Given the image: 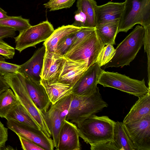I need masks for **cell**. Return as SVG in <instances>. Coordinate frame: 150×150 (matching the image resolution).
<instances>
[{"instance_id": "obj_1", "label": "cell", "mask_w": 150, "mask_h": 150, "mask_svg": "<svg viewBox=\"0 0 150 150\" xmlns=\"http://www.w3.org/2000/svg\"><path fill=\"white\" fill-rule=\"evenodd\" d=\"M115 122L107 116L93 115L77 122L79 137L86 143L112 140Z\"/></svg>"}, {"instance_id": "obj_2", "label": "cell", "mask_w": 150, "mask_h": 150, "mask_svg": "<svg viewBox=\"0 0 150 150\" xmlns=\"http://www.w3.org/2000/svg\"><path fill=\"white\" fill-rule=\"evenodd\" d=\"M144 32V27L137 25L118 45L115 49L114 56L104 65L103 69L109 67H122L129 65L143 44Z\"/></svg>"}, {"instance_id": "obj_3", "label": "cell", "mask_w": 150, "mask_h": 150, "mask_svg": "<svg viewBox=\"0 0 150 150\" xmlns=\"http://www.w3.org/2000/svg\"><path fill=\"white\" fill-rule=\"evenodd\" d=\"M20 103L31 115L41 129L49 137H52L45 120L43 112L39 110L30 96L25 86L23 74L18 71L3 76Z\"/></svg>"}, {"instance_id": "obj_4", "label": "cell", "mask_w": 150, "mask_h": 150, "mask_svg": "<svg viewBox=\"0 0 150 150\" xmlns=\"http://www.w3.org/2000/svg\"><path fill=\"white\" fill-rule=\"evenodd\" d=\"M108 104L103 99L98 88L93 94L80 96L73 93L66 120L74 123L101 111Z\"/></svg>"}, {"instance_id": "obj_5", "label": "cell", "mask_w": 150, "mask_h": 150, "mask_svg": "<svg viewBox=\"0 0 150 150\" xmlns=\"http://www.w3.org/2000/svg\"><path fill=\"white\" fill-rule=\"evenodd\" d=\"M117 32H127L136 24L150 25V0H125Z\"/></svg>"}, {"instance_id": "obj_6", "label": "cell", "mask_w": 150, "mask_h": 150, "mask_svg": "<svg viewBox=\"0 0 150 150\" xmlns=\"http://www.w3.org/2000/svg\"><path fill=\"white\" fill-rule=\"evenodd\" d=\"M98 84L104 87L115 88L138 97L150 91L144 79L139 80L130 78L118 72L105 71L103 69L99 77Z\"/></svg>"}, {"instance_id": "obj_7", "label": "cell", "mask_w": 150, "mask_h": 150, "mask_svg": "<svg viewBox=\"0 0 150 150\" xmlns=\"http://www.w3.org/2000/svg\"><path fill=\"white\" fill-rule=\"evenodd\" d=\"M52 25L48 21H43L19 32L14 37L16 43L15 49L20 53L29 47L45 41L54 30Z\"/></svg>"}, {"instance_id": "obj_8", "label": "cell", "mask_w": 150, "mask_h": 150, "mask_svg": "<svg viewBox=\"0 0 150 150\" xmlns=\"http://www.w3.org/2000/svg\"><path fill=\"white\" fill-rule=\"evenodd\" d=\"M105 45L95 31L87 39L64 56L74 60L84 61L88 67L97 62L98 54Z\"/></svg>"}, {"instance_id": "obj_9", "label": "cell", "mask_w": 150, "mask_h": 150, "mask_svg": "<svg viewBox=\"0 0 150 150\" xmlns=\"http://www.w3.org/2000/svg\"><path fill=\"white\" fill-rule=\"evenodd\" d=\"M124 124L137 150H150V114L139 120Z\"/></svg>"}, {"instance_id": "obj_10", "label": "cell", "mask_w": 150, "mask_h": 150, "mask_svg": "<svg viewBox=\"0 0 150 150\" xmlns=\"http://www.w3.org/2000/svg\"><path fill=\"white\" fill-rule=\"evenodd\" d=\"M7 125L17 135H20L32 141L45 150L54 149L52 139L48 137L42 130L13 120H7Z\"/></svg>"}, {"instance_id": "obj_11", "label": "cell", "mask_w": 150, "mask_h": 150, "mask_svg": "<svg viewBox=\"0 0 150 150\" xmlns=\"http://www.w3.org/2000/svg\"><path fill=\"white\" fill-rule=\"evenodd\" d=\"M102 70L97 62L89 67L73 86V93L84 96L96 92L99 88L97 82Z\"/></svg>"}, {"instance_id": "obj_12", "label": "cell", "mask_w": 150, "mask_h": 150, "mask_svg": "<svg viewBox=\"0 0 150 150\" xmlns=\"http://www.w3.org/2000/svg\"><path fill=\"white\" fill-rule=\"evenodd\" d=\"M97 5V2L94 0H77V10L75 12V21L72 25L79 27L96 28Z\"/></svg>"}, {"instance_id": "obj_13", "label": "cell", "mask_w": 150, "mask_h": 150, "mask_svg": "<svg viewBox=\"0 0 150 150\" xmlns=\"http://www.w3.org/2000/svg\"><path fill=\"white\" fill-rule=\"evenodd\" d=\"M64 57L58 79L60 81L73 87L89 67L88 63L84 61Z\"/></svg>"}, {"instance_id": "obj_14", "label": "cell", "mask_w": 150, "mask_h": 150, "mask_svg": "<svg viewBox=\"0 0 150 150\" xmlns=\"http://www.w3.org/2000/svg\"><path fill=\"white\" fill-rule=\"evenodd\" d=\"M77 127L66 120L63 121L59 136L57 150H80L81 145Z\"/></svg>"}, {"instance_id": "obj_15", "label": "cell", "mask_w": 150, "mask_h": 150, "mask_svg": "<svg viewBox=\"0 0 150 150\" xmlns=\"http://www.w3.org/2000/svg\"><path fill=\"white\" fill-rule=\"evenodd\" d=\"M45 52V47L43 45L35 51L29 59L20 65L18 71L35 81L40 82Z\"/></svg>"}, {"instance_id": "obj_16", "label": "cell", "mask_w": 150, "mask_h": 150, "mask_svg": "<svg viewBox=\"0 0 150 150\" xmlns=\"http://www.w3.org/2000/svg\"><path fill=\"white\" fill-rule=\"evenodd\" d=\"M23 75L24 82L30 98L39 110L43 112H46L51 103L44 87L40 82Z\"/></svg>"}, {"instance_id": "obj_17", "label": "cell", "mask_w": 150, "mask_h": 150, "mask_svg": "<svg viewBox=\"0 0 150 150\" xmlns=\"http://www.w3.org/2000/svg\"><path fill=\"white\" fill-rule=\"evenodd\" d=\"M125 4V2L109 1L102 5H97L96 8V26L117 19H120Z\"/></svg>"}, {"instance_id": "obj_18", "label": "cell", "mask_w": 150, "mask_h": 150, "mask_svg": "<svg viewBox=\"0 0 150 150\" xmlns=\"http://www.w3.org/2000/svg\"><path fill=\"white\" fill-rule=\"evenodd\" d=\"M40 83L44 87L52 104L73 93L72 87L60 81L58 78L50 80L41 79Z\"/></svg>"}, {"instance_id": "obj_19", "label": "cell", "mask_w": 150, "mask_h": 150, "mask_svg": "<svg viewBox=\"0 0 150 150\" xmlns=\"http://www.w3.org/2000/svg\"><path fill=\"white\" fill-rule=\"evenodd\" d=\"M64 60V57L60 56L55 52L46 51L41 79L50 80L58 78Z\"/></svg>"}, {"instance_id": "obj_20", "label": "cell", "mask_w": 150, "mask_h": 150, "mask_svg": "<svg viewBox=\"0 0 150 150\" xmlns=\"http://www.w3.org/2000/svg\"><path fill=\"white\" fill-rule=\"evenodd\" d=\"M138 98L124 119L123 124L139 120L150 114V91Z\"/></svg>"}, {"instance_id": "obj_21", "label": "cell", "mask_w": 150, "mask_h": 150, "mask_svg": "<svg viewBox=\"0 0 150 150\" xmlns=\"http://www.w3.org/2000/svg\"><path fill=\"white\" fill-rule=\"evenodd\" d=\"M43 113L45 122L51 134L54 147L56 149L59 132L64 120L54 104H51L49 109Z\"/></svg>"}, {"instance_id": "obj_22", "label": "cell", "mask_w": 150, "mask_h": 150, "mask_svg": "<svg viewBox=\"0 0 150 150\" xmlns=\"http://www.w3.org/2000/svg\"><path fill=\"white\" fill-rule=\"evenodd\" d=\"M112 140L118 150H137L123 122H115L113 128Z\"/></svg>"}, {"instance_id": "obj_23", "label": "cell", "mask_w": 150, "mask_h": 150, "mask_svg": "<svg viewBox=\"0 0 150 150\" xmlns=\"http://www.w3.org/2000/svg\"><path fill=\"white\" fill-rule=\"evenodd\" d=\"M80 28L72 25H63L54 30L43 44L45 47L46 51L55 52L59 42L66 36L76 32Z\"/></svg>"}, {"instance_id": "obj_24", "label": "cell", "mask_w": 150, "mask_h": 150, "mask_svg": "<svg viewBox=\"0 0 150 150\" xmlns=\"http://www.w3.org/2000/svg\"><path fill=\"white\" fill-rule=\"evenodd\" d=\"M5 118L7 120L16 121L35 129H41L34 118L19 101Z\"/></svg>"}, {"instance_id": "obj_25", "label": "cell", "mask_w": 150, "mask_h": 150, "mask_svg": "<svg viewBox=\"0 0 150 150\" xmlns=\"http://www.w3.org/2000/svg\"><path fill=\"white\" fill-rule=\"evenodd\" d=\"M120 19H117L96 27V33L105 45L115 44V39Z\"/></svg>"}, {"instance_id": "obj_26", "label": "cell", "mask_w": 150, "mask_h": 150, "mask_svg": "<svg viewBox=\"0 0 150 150\" xmlns=\"http://www.w3.org/2000/svg\"><path fill=\"white\" fill-rule=\"evenodd\" d=\"M19 101L12 89L8 88L0 94V117L5 118Z\"/></svg>"}, {"instance_id": "obj_27", "label": "cell", "mask_w": 150, "mask_h": 150, "mask_svg": "<svg viewBox=\"0 0 150 150\" xmlns=\"http://www.w3.org/2000/svg\"><path fill=\"white\" fill-rule=\"evenodd\" d=\"M0 26L13 28L19 32L30 27L31 25L29 19L24 18L21 16H10L0 20Z\"/></svg>"}, {"instance_id": "obj_28", "label": "cell", "mask_w": 150, "mask_h": 150, "mask_svg": "<svg viewBox=\"0 0 150 150\" xmlns=\"http://www.w3.org/2000/svg\"><path fill=\"white\" fill-rule=\"evenodd\" d=\"M95 30L96 28L86 27H81L78 30L74 33V41L67 53L71 51L79 45L84 41L91 36Z\"/></svg>"}, {"instance_id": "obj_29", "label": "cell", "mask_w": 150, "mask_h": 150, "mask_svg": "<svg viewBox=\"0 0 150 150\" xmlns=\"http://www.w3.org/2000/svg\"><path fill=\"white\" fill-rule=\"evenodd\" d=\"M115 51L113 44L105 45L100 51L96 62L100 67L104 66L112 59L114 55Z\"/></svg>"}, {"instance_id": "obj_30", "label": "cell", "mask_w": 150, "mask_h": 150, "mask_svg": "<svg viewBox=\"0 0 150 150\" xmlns=\"http://www.w3.org/2000/svg\"><path fill=\"white\" fill-rule=\"evenodd\" d=\"M74 33L66 36L59 42L55 53L60 56L64 57L73 42L74 38Z\"/></svg>"}, {"instance_id": "obj_31", "label": "cell", "mask_w": 150, "mask_h": 150, "mask_svg": "<svg viewBox=\"0 0 150 150\" xmlns=\"http://www.w3.org/2000/svg\"><path fill=\"white\" fill-rule=\"evenodd\" d=\"M76 0H49L43 4L45 8L49 11H54L64 8H69L73 4Z\"/></svg>"}, {"instance_id": "obj_32", "label": "cell", "mask_w": 150, "mask_h": 150, "mask_svg": "<svg viewBox=\"0 0 150 150\" xmlns=\"http://www.w3.org/2000/svg\"><path fill=\"white\" fill-rule=\"evenodd\" d=\"M72 94V93L62 98L54 104L63 120H66L68 113Z\"/></svg>"}, {"instance_id": "obj_33", "label": "cell", "mask_w": 150, "mask_h": 150, "mask_svg": "<svg viewBox=\"0 0 150 150\" xmlns=\"http://www.w3.org/2000/svg\"><path fill=\"white\" fill-rule=\"evenodd\" d=\"M91 150H118L113 140L90 144Z\"/></svg>"}, {"instance_id": "obj_34", "label": "cell", "mask_w": 150, "mask_h": 150, "mask_svg": "<svg viewBox=\"0 0 150 150\" xmlns=\"http://www.w3.org/2000/svg\"><path fill=\"white\" fill-rule=\"evenodd\" d=\"M15 54V49L0 38V55L6 59H12Z\"/></svg>"}, {"instance_id": "obj_35", "label": "cell", "mask_w": 150, "mask_h": 150, "mask_svg": "<svg viewBox=\"0 0 150 150\" xmlns=\"http://www.w3.org/2000/svg\"><path fill=\"white\" fill-rule=\"evenodd\" d=\"M20 67V65L0 62V76H3L6 74L17 73Z\"/></svg>"}, {"instance_id": "obj_36", "label": "cell", "mask_w": 150, "mask_h": 150, "mask_svg": "<svg viewBox=\"0 0 150 150\" xmlns=\"http://www.w3.org/2000/svg\"><path fill=\"white\" fill-rule=\"evenodd\" d=\"M20 141L21 148L24 150H45L32 141L20 135H17Z\"/></svg>"}, {"instance_id": "obj_37", "label": "cell", "mask_w": 150, "mask_h": 150, "mask_svg": "<svg viewBox=\"0 0 150 150\" xmlns=\"http://www.w3.org/2000/svg\"><path fill=\"white\" fill-rule=\"evenodd\" d=\"M145 32L144 35V43L145 51L146 52L148 59V77H150V25L144 27Z\"/></svg>"}, {"instance_id": "obj_38", "label": "cell", "mask_w": 150, "mask_h": 150, "mask_svg": "<svg viewBox=\"0 0 150 150\" xmlns=\"http://www.w3.org/2000/svg\"><path fill=\"white\" fill-rule=\"evenodd\" d=\"M16 31L13 28L0 26V38L14 37L16 35Z\"/></svg>"}, {"instance_id": "obj_39", "label": "cell", "mask_w": 150, "mask_h": 150, "mask_svg": "<svg viewBox=\"0 0 150 150\" xmlns=\"http://www.w3.org/2000/svg\"><path fill=\"white\" fill-rule=\"evenodd\" d=\"M8 129L5 127L0 121V148L5 146V144L8 140Z\"/></svg>"}, {"instance_id": "obj_40", "label": "cell", "mask_w": 150, "mask_h": 150, "mask_svg": "<svg viewBox=\"0 0 150 150\" xmlns=\"http://www.w3.org/2000/svg\"><path fill=\"white\" fill-rule=\"evenodd\" d=\"M10 88L3 76H0V94Z\"/></svg>"}, {"instance_id": "obj_41", "label": "cell", "mask_w": 150, "mask_h": 150, "mask_svg": "<svg viewBox=\"0 0 150 150\" xmlns=\"http://www.w3.org/2000/svg\"><path fill=\"white\" fill-rule=\"evenodd\" d=\"M7 13L0 7V20L7 18L9 16L7 15Z\"/></svg>"}, {"instance_id": "obj_42", "label": "cell", "mask_w": 150, "mask_h": 150, "mask_svg": "<svg viewBox=\"0 0 150 150\" xmlns=\"http://www.w3.org/2000/svg\"><path fill=\"white\" fill-rule=\"evenodd\" d=\"M2 149H4V150H12V149H14L13 148L11 147L10 146H7L6 147L5 146L4 147L1 148Z\"/></svg>"}, {"instance_id": "obj_43", "label": "cell", "mask_w": 150, "mask_h": 150, "mask_svg": "<svg viewBox=\"0 0 150 150\" xmlns=\"http://www.w3.org/2000/svg\"><path fill=\"white\" fill-rule=\"evenodd\" d=\"M0 62H5V59L2 56L0 55Z\"/></svg>"}]
</instances>
